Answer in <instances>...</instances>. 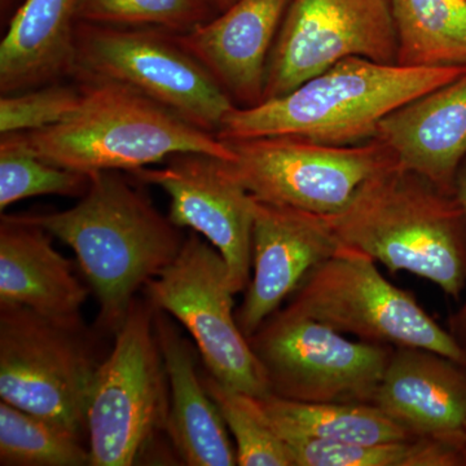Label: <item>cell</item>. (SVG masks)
<instances>
[{
  "label": "cell",
  "instance_id": "cell-1",
  "mask_svg": "<svg viewBox=\"0 0 466 466\" xmlns=\"http://www.w3.org/2000/svg\"><path fill=\"white\" fill-rule=\"evenodd\" d=\"M90 177L75 207L21 216L72 248L99 303L95 328L115 337L137 291L174 262L187 236L130 175L101 171Z\"/></svg>",
  "mask_w": 466,
  "mask_h": 466
},
{
  "label": "cell",
  "instance_id": "cell-2",
  "mask_svg": "<svg viewBox=\"0 0 466 466\" xmlns=\"http://www.w3.org/2000/svg\"><path fill=\"white\" fill-rule=\"evenodd\" d=\"M466 66L412 67L346 57L299 87L227 113L222 140L291 135L329 146L375 139L380 122L426 92L455 81Z\"/></svg>",
  "mask_w": 466,
  "mask_h": 466
},
{
  "label": "cell",
  "instance_id": "cell-3",
  "mask_svg": "<svg viewBox=\"0 0 466 466\" xmlns=\"http://www.w3.org/2000/svg\"><path fill=\"white\" fill-rule=\"evenodd\" d=\"M323 217L343 247L389 271H407L459 299L466 289V219L450 195L400 165L367 180L339 213Z\"/></svg>",
  "mask_w": 466,
  "mask_h": 466
},
{
  "label": "cell",
  "instance_id": "cell-4",
  "mask_svg": "<svg viewBox=\"0 0 466 466\" xmlns=\"http://www.w3.org/2000/svg\"><path fill=\"white\" fill-rule=\"evenodd\" d=\"M78 108L60 124L14 134L43 161L86 175L131 171L179 153L232 162L231 147L139 91L115 81L82 78Z\"/></svg>",
  "mask_w": 466,
  "mask_h": 466
},
{
  "label": "cell",
  "instance_id": "cell-5",
  "mask_svg": "<svg viewBox=\"0 0 466 466\" xmlns=\"http://www.w3.org/2000/svg\"><path fill=\"white\" fill-rule=\"evenodd\" d=\"M156 306L135 297L101 361L86 410L91 466L152 464L167 437L170 386L155 323Z\"/></svg>",
  "mask_w": 466,
  "mask_h": 466
},
{
  "label": "cell",
  "instance_id": "cell-6",
  "mask_svg": "<svg viewBox=\"0 0 466 466\" xmlns=\"http://www.w3.org/2000/svg\"><path fill=\"white\" fill-rule=\"evenodd\" d=\"M84 324L52 320L26 306L0 303V398L87 441L86 410L104 358L103 337Z\"/></svg>",
  "mask_w": 466,
  "mask_h": 466
},
{
  "label": "cell",
  "instance_id": "cell-7",
  "mask_svg": "<svg viewBox=\"0 0 466 466\" xmlns=\"http://www.w3.org/2000/svg\"><path fill=\"white\" fill-rule=\"evenodd\" d=\"M287 309L361 341L431 350L466 366V349L452 333L386 280L375 259L343 245L306 275Z\"/></svg>",
  "mask_w": 466,
  "mask_h": 466
},
{
  "label": "cell",
  "instance_id": "cell-8",
  "mask_svg": "<svg viewBox=\"0 0 466 466\" xmlns=\"http://www.w3.org/2000/svg\"><path fill=\"white\" fill-rule=\"evenodd\" d=\"M75 76L130 86L211 134L217 135L235 108L207 67L177 45L171 32L158 27L78 21Z\"/></svg>",
  "mask_w": 466,
  "mask_h": 466
},
{
  "label": "cell",
  "instance_id": "cell-9",
  "mask_svg": "<svg viewBox=\"0 0 466 466\" xmlns=\"http://www.w3.org/2000/svg\"><path fill=\"white\" fill-rule=\"evenodd\" d=\"M269 394L309 403H368L392 354L382 343L350 341L342 333L287 308L249 339Z\"/></svg>",
  "mask_w": 466,
  "mask_h": 466
},
{
  "label": "cell",
  "instance_id": "cell-10",
  "mask_svg": "<svg viewBox=\"0 0 466 466\" xmlns=\"http://www.w3.org/2000/svg\"><path fill=\"white\" fill-rule=\"evenodd\" d=\"M235 153L227 167L257 200L332 216L373 175L398 164L379 139L363 146H329L291 137L225 140Z\"/></svg>",
  "mask_w": 466,
  "mask_h": 466
},
{
  "label": "cell",
  "instance_id": "cell-11",
  "mask_svg": "<svg viewBox=\"0 0 466 466\" xmlns=\"http://www.w3.org/2000/svg\"><path fill=\"white\" fill-rule=\"evenodd\" d=\"M143 290L156 308L188 330L204 367L218 381L253 397L269 394L262 368L236 321L228 266L200 233L187 235L179 256Z\"/></svg>",
  "mask_w": 466,
  "mask_h": 466
},
{
  "label": "cell",
  "instance_id": "cell-12",
  "mask_svg": "<svg viewBox=\"0 0 466 466\" xmlns=\"http://www.w3.org/2000/svg\"><path fill=\"white\" fill-rule=\"evenodd\" d=\"M390 0H290L267 66L263 100L346 57L397 64Z\"/></svg>",
  "mask_w": 466,
  "mask_h": 466
},
{
  "label": "cell",
  "instance_id": "cell-13",
  "mask_svg": "<svg viewBox=\"0 0 466 466\" xmlns=\"http://www.w3.org/2000/svg\"><path fill=\"white\" fill-rule=\"evenodd\" d=\"M170 198L168 218L180 228L200 233L228 266L235 294L250 283L254 198L236 180L226 161L202 153H179L159 168L127 173Z\"/></svg>",
  "mask_w": 466,
  "mask_h": 466
},
{
  "label": "cell",
  "instance_id": "cell-14",
  "mask_svg": "<svg viewBox=\"0 0 466 466\" xmlns=\"http://www.w3.org/2000/svg\"><path fill=\"white\" fill-rule=\"evenodd\" d=\"M341 247L323 217L254 198V274L235 312L242 334L249 339L290 299L306 275Z\"/></svg>",
  "mask_w": 466,
  "mask_h": 466
},
{
  "label": "cell",
  "instance_id": "cell-15",
  "mask_svg": "<svg viewBox=\"0 0 466 466\" xmlns=\"http://www.w3.org/2000/svg\"><path fill=\"white\" fill-rule=\"evenodd\" d=\"M289 3L238 0L195 29L171 34L231 99L257 106L263 101L269 55Z\"/></svg>",
  "mask_w": 466,
  "mask_h": 466
},
{
  "label": "cell",
  "instance_id": "cell-16",
  "mask_svg": "<svg viewBox=\"0 0 466 466\" xmlns=\"http://www.w3.org/2000/svg\"><path fill=\"white\" fill-rule=\"evenodd\" d=\"M372 404L415 437L466 440V366L431 350L394 348Z\"/></svg>",
  "mask_w": 466,
  "mask_h": 466
},
{
  "label": "cell",
  "instance_id": "cell-17",
  "mask_svg": "<svg viewBox=\"0 0 466 466\" xmlns=\"http://www.w3.org/2000/svg\"><path fill=\"white\" fill-rule=\"evenodd\" d=\"M376 139L391 150L401 168L456 195L466 156V72L386 116Z\"/></svg>",
  "mask_w": 466,
  "mask_h": 466
},
{
  "label": "cell",
  "instance_id": "cell-18",
  "mask_svg": "<svg viewBox=\"0 0 466 466\" xmlns=\"http://www.w3.org/2000/svg\"><path fill=\"white\" fill-rule=\"evenodd\" d=\"M171 318L156 308V330L170 386L167 431L171 449L184 465H238L228 428L202 381L198 346Z\"/></svg>",
  "mask_w": 466,
  "mask_h": 466
},
{
  "label": "cell",
  "instance_id": "cell-19",
  "mask_svg": "<svg viewBox=\"0 0 466 466\" xmlns=\"http://www.w3.org/2000/svg\"><path fill=\"white\" fill-rule=\"evenodd\" d=\"M52 235L23 216L0 220V303L26 306L60 323L84 324L91 288L61 256Z\"/></svg>",
  "mask_w": 466,
  "mask_h": 466
},
{
  "label": "cell",
  "instance_id": "cell-20",
  "mask_svg": "<svg viewBox=\"0 0 466 466\" xmlns=\"http://www.w3.org/2000/svg\"><path fill=\"white\" fill-rule=\"evenodd\" d=\"M79 0H25L0 43L2 95L75 75Z\"/></svg>",
  "mask_w": 466,
  "mask_h": 466
},
{
  "label": "cell",
  "instance_id": "cell-21",
  "mask_svg": "<svg viewBox=\"0 0 466 466\" xmlns=\"http://www.w3.org/2000/svg\"><path fill=\"white\" fill-rule=\"evenodd\" d=\"M257 400L281 440L308 438L337 443H382L415 438L373 404L309 403L272 394Z\"/></svg>",
  "mask_w": 466,
  "mask_h": 466
},
{
  "label": "cell",
  "instance_id": "cell-22",
  "mask_svg": "<svg viewBox=\"0 0 466 466\" xmlns=\"http://www.w3.org/2000/svg\"><path fill=\"white\" fill-rule=\"evenodd\" d=\"M397 64L466 66V0H390Z\"/></svg>",
  "mask_w": 466,
  "mask_h": 466
},
{
  "label": "cell",
  "instance_id": "cell-23",
  "mask_svg": "<svg viewBox=\"0 0 466 466\" xmlns=\"http://www.w3.org/2000/svg\"><path fill=\"white\" fill-rule=\"evenodd\" d=\"M294 466H466V440L415 437L382 443L288 438Z\"/></svg>",
  "mask_w": 466,
  "mask_h": 466
},
{
  "label": "cell",
  "instance_id": "cell-24",
  "mask_svg": "<svg viewBox=\"0 0 466 466\" xmlns=\"http://www.w3.org/2000/svg\"><path fill=\"white\" fill-rule=\"evenodd\" d=\"M0 465L91 466V455L78 435L0 400Z\"/></svg>",
  "mask_w": 466,
  "mask_h": 466
},
{
  "label": "cell",
  "instance_id": "cell-25",
  "mask_svg": "<svg viewBox=\"0 0 466 466\" xmlns=\"http://www.w3.org/2000/svg\"><path fill=\"white\" fill-rule=\"evenodd\" d=\"M201 376L235 438L238 465L294 466L289 449L269 424L257 397L218 381L205 367Z\"/></svg>",
  "mask_w": 466,
  "mask_h": 466
},
{
  "label": "cell",
  "instance_id": "cell-26",
  "mask_svg": "<svg viewBox=\"0 0 466 466\" xmlns=\"http://www.w3.org/2000/svg\"><path fill=\"white\" fill-rule=\"evenodd\" d=\"M90 175L76 173L43 161L14 134L0 139V208L34 196L82 198L90 186Z\"/></svg>",
  "mask_w": 466,
  "mask_h": 466
},
{
  "label": "cell",
  "instance_id": "cell-27",
  "mask_svg": "<svg viewBox=\"0 0 466 466\" xmlns=\"http://www.w3.org/2000/svg\"><path fill=\"white\" fill-rule=\"evenodd\" d=\"M208 0H79L78 21L186 33L211 18Z\"/></svg>",
  "mask_w": 466,
  "mask_h": 466
},
{
  "label": "cell",
  "instance_id": "cell-28",
  "mask_svg": "<svg viewBox=\"0 0 466 466\" xmlns=\"http://www.w3.org/2000/svg\"><path fill=\"white\" fill-rule=\"evenodd\" d=\"M82 99L81 86L48 84L24 94L2 95L0 133H29L60 124Z\"/></svg>",
  "mask_w": 466,
  "mask_h": 466
},
{
  "label": "cell",
  "instance_id": "cell-29",
  "mask_svg": "<svg viewBox=\"0 0 466 466\" xmlns=\"http://www.w3.org/2000/svg\"><path fill=\"white\" fill-rule=\"evenodd\" d=\"M456 196H458L466 219V168L459 173L456 179ZM451 333L466 349V297L464 305L451 318Z\"/></svg>",
  "mask_w": 466,
  "mask_h": 466
},
{
  "label": "cell",
  "instance_id": "cell-30",
  "mask_svg": "<svg viewBox=\"0 0 466 466\" xmlns=\"http://www.w3.org/2000/svg\"><path fill=\"white\" fill-rule=\"evenodd\" d=\"M211 5H213L214 9H218V11H225V9L231 7L233 3L238 2V0H208Z\"/></svg>",
  "mask_w": 466,
  "mask_h": 466
},
{
  "label": "cell",
  "instance_id": "cell-31",
  "mask_svg": "<svg viewBox=\"0 0 466 466\" xmlns=\"http://www.w3.org/2000/svg\"><path fill=\"white\" fill-rule=\"evenodd\" d=\"M11 5V0H2V9L5 11V8L7 9Z\"/></svg>",
  "mask_w": 466,
  "mask_h": 466
}]
</instances>
